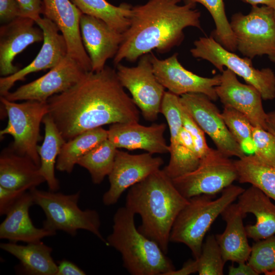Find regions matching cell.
I'll return each mask as SVG.
<instances>
[{
	"instance_id": "7402d4cb",
	"label": "cell",
	"mask_w": 275,
	"mask_h": 275,
	"mask_svg": "<svg viewBox=\"0 0 275 275\" xmlns=\"http://www.w3.org/2000/svg\"><path fill=\"white\" fill-rule=\"evenodd\" d=\"M166 129L164 123H154L149 126L138 122L114 123L107 130V139L117 148L164 154L169 153L170 149L163 136Z\"/></svg>"
},
{
	"instance_id": "4dcf8cb0",
	"label": "cell",
	"mask_w": 275,
	"mask_h": 275,
	"mask_svg": "<svg viewBox=\"0 0 275 275\" xmlns=\"http://www.w3.org/2000/svg\"><path fill=\"white\" fill-rule=\"evenodd\" d=\"M82 14L106 22L115 31L123 33L130 24L132 6L122 3L118 6L106 0H71Z\"/></svg>"
},
{
	"instance_id": "ac0fdd59",
	"label": "cell",
	"mask_w": 275,
	"mask_h": 275,
	"mask_svg": "<svg viewBox=\"0 0 275 275\" xmlns=\"http://www.w3.org/2000/svg\"><path fill=\"white\" fill-rule=\"evenodd\" d=\"M44 17L59 28L67 45V55L87 72L92 70L90 59L83 45L79 27L82 12L71 0H42Z\"/></svg>"
},
{
	"instance_id": "ffe728a7",
	"label": "cell",
	"mask_w": 275,
	"mask_h": 275,
	"mask_svg": "<svg viewBox=\"0 0 275 275\" xmlns=\"http://www.w3.org/2000/svg\"><path fill=\"white\" fill-rule=\"evenodd\" d=\"M84 47L90 59L92 71L98 72L105 67L106 61L114 58L123 35L103 20L82 14L79 23Z\"/></svg>"
},
{
	"instance_id": "7bdbcfd3",
	"label": "cell",
	"mask_w": 275,
	"mask_h": 275,
	"mask_svg": "<svg viewBox=\"0 0 275 275\" xmlns=\"http://www.w3.org/2000/svg\"><path fill=\"white\" fill-rule=\"evenodd\" d=\"M237 267L231 265L228 268L229 275H258L254 268L247 262H239Z\"/></svg>"
},
{
	"instance_id": "4316f807",
	"label": "cell",
	"mask_w": 275,
	"mask_h": 275,
	"mask_svg": "<svg viewBox=\"0 0 275 275\" xmlns=\"http://www.w3.org/2000/svg\"><path fill=\"white\" fill-rule=\"evenodd\" d=\"M1 249L20 261L17 270L30 275H56L58 266L53 260L52 249L42 241L28 243L25 245L16 242L1 243Z\"/></svg>"
},
{
	"instance_id": "1f68e13d",
	"label": "cell",
	"mask_w": 275,
	"mask_h": 275,
	"mask_svg": "<svg viewBox=\"0 0 275 275\" xmlns=\"http://www.w3.org/2000/svg\"><path fill=\"white\" fill-rule=\"evenodd\" d=\"M117 150L107 139L84 155L77 164L89 171L93 183L100 184L113 169Z\"/></svg>"
},
{
	"instance_id": "ab89813d",
	"label": "cell",
	"mask_w": 275,
	"mask_h": 275,
	"mask_svg": "<svg viewBox=\"0 0 275 275\" xmlns=\"http://www.w3.org/2000/svg\"><path fill=\"white\" fill-rule=\"evenodd\" d=\"M19 9L20 16L28 17L35 22L43 14V4L42 0H16Z\"/></svg>"
},
{
	"instance_id": "83f0119b",
	"label": "cell",
	"mask_w": 275,
	"mask_h": 275,
	"mask_svg": "<svg viewBox=\"0 0 275 275\" xmlns=\"http://www.w3.org/2000/svg\"><path fill=\"white\" fill-rule=\"evenodd\" d=\"M42 122L45 126V136L42 144L37 146L40 158L39 170L49 190L57 191L60 188V183L54 170L57 158L66 141L48 114L44 116Z\"/></svg>"
},
{
	"instance_id": "ba28073f",
	"label": "cell",
	"mask_w": 275,
	"mask_h": 275,
	"mask_svg": "<svg viewBox=\"0 0 275 275\" xmlns=\"http://www.w3.org/2000/svg\"><path fill=\"white\" fill-rule=\"evenodd\" d=\"M0 101L8 117L7 126L0 131L1 138L12 135L14 140L9 146L13 151L31 158L40 167L37 143L42 139L40 123L48 113L46 101L29 100L16 103L1 96Z\"/></svg>"
},
{
	"instance_id": "d4e9b609",
	"label": "cell",
	"mask_w": 275,
	"mask_h": 275,
	"mask_svg": "<svg viewBox=\"0 0 275 275\" xmlns=\"http://www.w3.org/2000/svg\"><path fill=\"white\" fill-rule=\"evenodd\" d=\"M237 199L242 213L246 215L252 213L256 218L255 224L245 226L248 238L257 241L275 235V204L269 197L252 185L244 189Z\"/></svg>"
},
{
	"instance_id": "9a60e30c",
	"label": "cell",
	"mask_w": 275,
	"mask_h": 275,
	"mask_svg": "<svg viewBox=\"0 0 275 275\" xmlns=\"http://www.w3.org/2000/svg\"><path fill=\"white\" fill-rule=\"evenodd\" d=\"M154 73L158 80L170 92L179 96L190 93H202L212 101L218 99L215 87L221 82V74L212 77L197 75L179 62L178 53L160 60L151 53Z\"/></svg>"
},
{
	"instance_id": "4fadbf2b",
	"label": "cell",
	"mask_w": 275,
	"mask_h": 275,
	"mask_svg": "<svg viewBox=\"0 0 275 275\" xmlns=\"http://www.w3.org/2000/svg\"><path fill=\"white\" fill-rule=\"evenodd\" d=\"M86 72L76 61L67 54L45 74L1 96L12 101L33 100L46 102L51 96L76 84Z\"/></svg>"
},
{
	"instance_id": "f546056e",
	"label": "cell",
	"mask_w": 275,
	"mask_h": 275,
	"mask_svg": "<svg viewBox=\"0 0 275 275\" xmlns=\"http://www.w3.org/2000/svg\"><path fill=\"white\" fill-rule=\"evenodd\" d=\"M234 162L239 182L257 187L275 201V168L262 162L255 155H245Z\"/></svg>"
},
{
	"instance_id": "bcb514c9",
	"label": "cell",
	"mask_w": 275,
	"mask_h": 275,
	"mask_svg": "<svg viewBox=\"0 0 275 275\" xmlns=\"http://www.w3.org/2000/svg\"><path fill=\"white\" fill-rule=\"evenodd\" d=\"M251 5L252 6L262 5L273 9L275 8V0H241Z\"/></svg>"
},
{
	"instance_id": "603a6c76",
	"label": "cell",
	"mask_w": 275,
	"mask_h": 275,
	"mask_svg": "<svg viewBox=\"0 0 275 275\" xmlns=\"http://www.w3.org/2000/svg\"><path fill=\"white\" fill-rule=\"evenodd\" d=\"M34 204L32 194L25 192L6 213L0 225V238L10 242H36L42 239L54 236L56 232L33 224L30 215V207Z\"/></svg>"
},
{
	"instance_id": "5bb4252c",
	"label": "cell",
	"mask_w": 275,
	"mask_h": 275,
	"mask_svg": "<svg viewBox=\"0 0 275 275\" xmlns=\"http://www.w3.org/2000/svg\"><path fill=\"white\" fill-rule=\"evenodd\" d=\"M160 157L148 152L130 154L117 149L113 169L108 175L110 186L102 197L107 206L116 204L127 189L160 169L163 164Z\"/></svg>"
},
{
	"instance_id": "277c9868",
	"label": "cell",
	"mask_w": 275,
	"mask_h": 275,
	"mask_svg": "<svg viewBox=\"0 0 275 275\" xmlns=\"http://www.w3.org/2000/svg\"><path fill=\"white\" fill-rule=\"evenodd\" d=\"M134 215L126 206L117 209L106 245L121 254L124 267L132 275H168L175 269L172 261L156 242L138 230Z\"/></svg>"
},
{
	"instance_id": "8fae6325",
	"label": "cell",
	"mask_w": 275,
	"mask_h": 275,
	"mask_svg": "<svg viewBox=\"0 0 275 275\" xmlns=\"http://www.w3.org/2000/svg\"><path fill=\"white\" fill-rule=\"evenodd\" d=\"M116 66L121 84L129 91L144 119L155 121L160 113L166 88L154 73L151 54L141 56L136 66L130 67L120 63Z\"/></svg>"
},
{
	"instance_id": "5b68a950",
	"label": "cell",
	"mask_w": 275,
	"mask_h": 275,
	"mask_svg": "<svg viewBox=\"0 0 275 275\" xmlns=\"http://www.w3.org/2000/svg\"><path fill=\"white\" fill-rule=\"evenodd\" d=\"M244 190L239 186L231 184L224 188L216 199H213L214 196L205 194L188 199L173 224L170 241L184 244L194 259L198 258L206 233L214 221Z\"/></svg>"
},
{
	"instance_id": "836d02e7",
	"label": "cell",
	"mask_w": 275,
	"mask_h": 275,
	"mask_svg": "<svg viewBox=\"0 0 275 275\" xmlns=\"http://www.w3.org/2000/svg\"><path fill=\"white\" fill-rule=\"evenodd\" d=\"M196 260L200 275H223L226 262L215 236L210 235L203 242L201 254Z\"/></svg>"
},
{
	"instance_id": "7dc6e473",
	"label": "cell",
	"mask_w": 275,
	"mask_h": 275,
	"mask_svg": "<svg viewBox=\"0 0 275 275\" xmlns=\"http://www.w3.org/2000/svg\"><path fill=\"white\" fill-rule=\"evenodd\" d=\"M274 14H275V8L274 9Z\"/></svg>"
},
{
	"instance_id": "cb8c5ba5",
	"label": "cell",
	"mask_w": 275,
	"mask_h": 275,
	"mask_svg": "<svg viewBox=\"0 0 275 275\" xmlns=\"http://www.w3.org/2000/svg\"><path fill=\"white\" fill-rule=\"evenodd\" d=\"M226 222L224 231L215 236L224 260L226 262H247L250 256L252 246L249 243L248 235L244 226V214L237 203L230 204L221 213Z\"/></svg>"
},
{
	"instance_id": "9c48e42d",
	"label": "cell",
	"mask_w": 275,
	"mask_h": 275,
	"mask_svg": "<svg viewBox=\"0 0 275 275\" xmlns=\"http://www.w3.org/2000/svg\"><path fill=\"white\" fill-rule=\"evenodd\" d=\"M230 24L237 50L244 57L253 59L265 55L275 63L274 9L264 5L252 6L247 14H233Z\"/></svg>"
},
{
	"instance_id": "b9f144b4",
	"label": "cell",
	"mask_w": 275,
	"mask_h": 275,
	"mask_svg": "<svg viewBox=\"0 0 275 275\" xmlns=\"http://www.w3.org/2000/svg\"><path fill=\"white\" fill-rule=\"evenodd\" d=\"M56 275H85L86 272L73 262L63 259L57 263Z\"/></svg>"
},
{
	"instance_id": "6da1fadb",
	"label": "cell",
	"mask_w": 275,
	"mask_h": 275,
	"mask_svg": "<svg viewBox=\"0 0 275 275\" xmlns=\"http://www.w3.org/2000/svg\"><path fill=\"white\" fill-rule=\"evenodd\" d=\"M46 103L48 114L66 141L104 125L138 122L140 119L139 110L116 70L107 66L98 72H86L76 84Z\"/></svg>"
},
{
	"instance_id": "484cf974",
	"label": "cell",
	"mask_w": 275,
	"mask_h": 275,
	"mask_svg": "<svg viewBox=\"0 0 275 275\" xmlns=\"http://www.w3.org/2000/svg\"><path fill=\"white\" fill-rule=\"evenodd\" d=\"M40 167L30 157L16 153L9 146L0 154V186L29 190L45 182Z\"/></svg>"
},
{
	"instance_id": "ee69618b",
	"label": "cell",
	"mask_w": 275,
	"mask_h": 275,
	"mask_svg": "<svg viewBox=\"0 0 275 275\" xmlns=\"http://www.w3.org/2000/svg\"><path fill=\"white\" fill-rule=\"evenodd\" d=\"M197 272L196 260H189L184 263L182 267L170 272L168 275H188Z\"/></svg>"
},
{
	"instance_id": "3957f363",
	"label": "cell",
	"mask_w": 275,
	"mask_h": 275,
	"mask_svg": "<svg viewBox=\"0 0 275 275\" xmlns=\"http://www.w3.org/2000/svg\"><path fill=\"white\" fill-rule=\"evenodd\" d=\"M188 202L159 169L129 188L125 206L141 216L138 230L167 254L173 224Z\"/></svg>"
},
{
	"instance_id": "f1b7e54d",
	"label": "cell",
	"mask_w": 275,
	"mask_h": 275,
	"mask_svg": "<svg viewBox=\"0 0 275 275\" xmlns=\"http://www.w3.org/2000/svg\"><path fill=\"white\" fill-rule=\"evenodd\" d=\"M107 130L102 127L84 131L66 141L57 158L56 168L70 173L74 166L87 153L107 139Z\"/></svg>"
},
{
	"instance_id": "d6986e66",
	"label": "cell",
	"mask_w": 275,
	"mask_h": 275,
	"mask_svg": "<svg viewBox=\"0 0 275 275\" xmlns=\"http://www.w3.org/2000/svg\"><path fill=\"white\" fill-rule=\"evenodd\" d=\"M36 23L43 31L42 47L36 58L28 65L12 75L1 77V96L6 95L16 82L24 80L28 74L52 68L67 54L65 40L59 33L58 26L45 17H41Z\"/></svg>"
},
{
	"instance_id": "d6a6232c",
	"label": "cell",
	"mask_w": 275,
	"mask_h": 275,
	"mask_svg": "<svg viewBox=\"0 0 275 275\" xmlns=\"http://www.w3.org/2000/svg\"><path fill=\"white\" fill-rule=\"evenodd\" d=\"M200 3L209 11L214 22L215 29L212 36L222 46L232 52L237 50L235 38L226 16L223 0H183Z\"/></svg>"
},
{
	"instance_id": "8d00e7d4",
	"label": "cell",
	"mask_w": 275,
	"mask_h": 275,
	"mask_svg": "<svg viewBox=\"0 0 275 275\" xmlns=\"http://www.w3.org/2000/svg\"><path fill=\"white\" fill-rule=\"evenodd\" d=\"M252 141L255 156L265 164L275 168V137L266 130L253 126Z\"/></svg>"
},
{
	"instance_id": "44dd1931",
	"label": "cell",
	"mask_w": 275,
	"mask_h": 275,
	"mask_svg": "<svg viewBox=\"0 0 275 275\" xmlns=\"http://www.w3.org/2000/svg\"><path fill=\"white\" fill-rule=\"evenodd\" d=\"M31 18L19 16L0 27V75L7 76L20 69L13 64L15 57L30 45L43 41L44 33Z\"/></svg>"
},
{
	"instance_id": "8992f818",
	"label": "cell",
	"mask_w": 275,
	"mask_h": 275,
	"mask_svg": "<svg viewBox=\"0 0 275 275\" xmlns=\"http://www.w3.org/2000/svg\"><path fill=\"white\" fill-rule=\"evenodd\" d=\"M29 190L34 204L40 206L45 214L43 228L54 232L63 231L72 236L76 235L77 230H85L106 244V240L100 231L101 221L98 213L93 209L82 210L78 206L80 191L65 195L42 190L36 187Z\"/></svg>"
},
{
	"instance_id": "60d3db41",
	"label": "cell",
	"mask_w": 275,
	"mask_h": 275,
	"mask_svg": "<svg viewBox=\"0 0 275 275\" xmlns=\"http://www.w3.org/2000/svg\"><path fill=\"white\" fill-rule=\"evenodd\" d=\"M19 16V9L16 0H0L1 24H6Z\"/></svg>"
},
{
	"instance_id": "52a82bcc",
	"label": "cell",
	"mask_w": 275,
	"mask_h": 275,
	"mask_svg": "<svg viewBox=\"0 0 275 275\" xmlns=\"http://www.w3.org/2000/svg\"><path fill=\"white\" fill-rule=\"evenodd\" d=\"M194 45L190 50L193 57L209 62L221 72L225 67L230 70L256 88L263 100H271L275 98V73L271 68H255L252 59L241 58L227 50L212 35L199 38Z\"/></svg>"
},
{
	"instance_id": "2e32d148",
	"label": "cell",
	"mask_w": 275,
	"mask_h": 275,
	"mask_svg": "<svg viewBox=\"0 0 275 275\" xmlns=\"http://www.w3.org/2000/svg\"><path fill=\"white\" fill-rule=\"evenodd\" d=\"M160 113L165 117L170 132V158L162 170L169 177L174 179L195 170L200 164L201 159L195 147L184 145L180 139L183 122L179 96L169 91L165 92Z\"/></svg>"
},
{
	"instance_id": "7c38bea8",
	"label": "cell",
	"mask_w": 275,
	"mask_h": 275,
	"mask_svg": "<svg viewBox=\"0 0 275 275\" xmlns=\"http://www.w3.org/2000/svg\"><path fill=\"white\" fill-rule=\"evenodd\" d=\"M179 99L184 108L212 139L218 151L229 157L241 158L246 155L227 127L218 108L208 96L190 93L179 96Z\"/></svg>"
},
{
	"instance_id": "7a4b0ae2",
	"label": "cell",
	"mask_w": 275,
	"mask_h": 275,
	"mask_svg": "<svg viewBox=\"0 0 275 275\" xmlns=\"http://www.w3.org/2000/svg\"><path fill=\"white\" fill-rule=\"evenodd\" d=\"M183 0H149L132 7L130 24L114 58L115 66L123 60L136 61L155 49L169 51L179 45L188 27L201 29V13L196 4Z\"/></svg>"
},
{
	"instance_id": "f35d334b",
	"label": "cell",
	"mask_w": 275,
	"mask_h": 275,
	"mask_svg": "<svg viewBox=\"0 0 275 275\" xmlns=\"http://www.w3.org/2000/svg\"><path fill=\"white\" fill-rule=\"evenodd\" d=\"M26 188L9 189L0 186V214L6 215L12 206L25 193Z\"/></svg>"
},
{
	"instance_id": "d590c367",
	"label": "cell",
	"mask_w": 275,
	"mask_h": 275,
	"mask_svg": "<svg viewBox=\"0 0 275 275\" xmlns=\"http://www.w3.org/2000/svg\"><path fill=\"white\" fill-rule=\"evenodd\" d=\"M221 114L230 132L242 147L245 146L246 143L254 144L252 141L253 126L244 114L229 106H224Z\"/></svg>"
},
{
	"instance_id": "e575fe53",
	"label": "cell",
	"mask_w": 275,
	"mask_h": 275,
	"mask_svg": "<svg viewBox=\"0 0 275 275\" xmlns=\"http://www.w3.org/2000/svg\"><path fill=\"white\" fill-rule=\"evenodd\" d=\"M248 263L258 274L275 275V235L253 244Z\"/></svg>"
},
{
	"instance_id": "e0dca14e",
	"label": "cell",
	"mask_w": 275,
	"mask_h": 275,
	"mask_svg": "<svg viewBox=\"0 0 275 275\" xmlns=\"http://www.w3.org/2000/svg\"><path fill=\"white\" fill-rule=\"evenodd\" d=\"M215 91L224 106L232 107L244 114L253 126L267 130L266 113L259 91L253 86L240 82L228 69L221 74V82Z\"/></svg>"
},
{
	"instance_id": "74e56055",
	"label": "cell",
	"mask_w": 275,
	"mask_h": 275,
	"mask_svg": "<svg viewBox=\"0 0 275 275\" xmlns=\"http://www.w3.org/2000/svg\"><path fill=\"white\" fill-rule=\"evenodd\" d=\"M183 126L190 134L196 152L201 160L209 152L205 139V133L181 105Z\"/></svg>"
},
{
	"instance_id": "f6af8a7d",
	"label": "cell",
	"mask_w": 275,
	"mask_h": 275,
	"mask_svg": "<svg viewBox=\"0 0 275 275\" xmlns=\"http://www.w3.org/2000/svg\"><path fill=\"white\" fill-rule=\"evenodd\" d=\"M267 130L275 137V110L266 113Z\"/></svg>"
},
{
	"instance_id": "30bf717a",
	"label": "cell",
	"mask_w": 275,
	"mask_h": 275,
	"mask_svg": "<svg viewBox=\"0 0 275 275\" xmlns=\"http://www.w3.org/2000/svg\"><path fill=\"white\" fill-rule=\"evenodd\" d=\"M237 179L234 160L211 148L195 170L172 179L180 193L188 199L202 194L214 196Z\"/></svg>"
}]
</instances>
